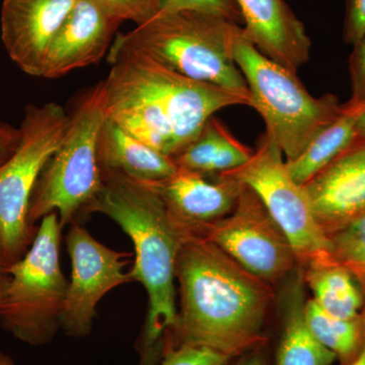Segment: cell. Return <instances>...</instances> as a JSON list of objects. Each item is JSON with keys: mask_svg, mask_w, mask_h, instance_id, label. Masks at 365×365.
Wrapping results in <instances>:
<instances>
[{"mask_svg": "<svg viewBox=\"0 0 365 365\" xmlns=\"http://www.w3.org/2000/svg\"><path fill=\"white\" fill-rule=\"evenodd\" d=\"M175 274L180 312L163 342L206 347L235 359L265 346L266 323L275 300L270 283L196 235L182 241Z\"/></svg>", "mask_w": 365, "mask_h": 365, "instance_id": "cell-1", "label": "cell"}, {"mask_svg": "<svg viewBox=\"0 0 365 365\" xmlns=\"http://www.w3.org/2000/svg\"><path fill=\"white\" fill-rule=\"evenodd\" d=\"M103 170V187L86 209L111 218L130 237L133 266L129 276L148 295L144 354L157 355L163 338L177 325L176 261L188 232L170 215L155 187L116 170Z\"/></svg>", "mask_w": 365, "mask_h": 365, "instance_id": "cell-2", "label": "cell"}, {"mask_svg": "<svg viewBox=\"0 0 365 365\" xmlns=\"http://www.w3.org/2000/svg\"><path fill=\"white\" fill-rule=\"evenodd\" d=\"M242 26L200 11L158 14L115 41L145 53L172 71L250 97L234 56Z\"/></svg>", "mask_w": 365, "mask_h": 365, "instance_id": "cell-3", "label": "cell"}, {"mask_svg": "<svg viewBox=\"0 0 365 365\" xmlns=\"http://www.w3.org/2000/svg\"><path fill=\"white\" fill-rule=\"evenodd\" d=\"M68 116L63 140L34 189L29 209L33 227L52 212H57L62 227L76 222L103 187L98 155V137L107 119L103 81L76 98Z\"/></svg>", "mask_w": 365, "mask_h": 365, "instance_id": "cell-4", "label": "cell"}, {"mask_svg": "<svg viewBox=\"0 0 365 365\" xmlns=\"http://www.w3.org/2000/svg\"><path fill=\"white\" fill-rule=\"evenodd\" d=\"M235 63L248 86L251 105L285 160L299 157L314 136L338 116L342 105L332 93L312 96L295 72L262 54L242 32L234 46Z\"/></svg>", "mask_w": 365, "mask_h": 365, "instance_id": "cell-5", "label": "cell"}, {"mask_svg": "<svg viewBox=\"0 0 365 365\" xmlns=\"http://www.w3.org/2000/svg\"><path fill=\"white\" fill-rule=\"evenodd\" d=\"M62 228L57 212L44 216L26 253L6 269L0 326L29 345L48 344L61 329L68 287L59 261Z\"/></svg>", "mask_w": 365, "mask_h": 365, "instance_id": "cell-6", "label": "cell"}, {"mask_svg": "<svg viewBox=\"0 0 365 365\" xmlns=\"http://www.w3.org/2000/svg\"><path fill=\"white\" fill-rule=\"evenodd\" d=\"M68 113L56 103L29 105L21 122V140L0 165V249L7 267L32 245L37 228L29 209L41 173L63 140Z\"/></svg>", "mask_w": 365, "mask_h": 365, "instance_id": "cell-7", "label": "cell"}, {"mask_svg": "<svg viewBox=\"0 0 365 365\" xmlns=\"http://www.w3.org/2000/svg\"><path fill=\"white\" fill-rule=\"evenodd\" d=\"M108 61L112 66L110 71L163 108L172 124L175 155L200 133L215 113L232 106L251 105V100L241 93L187 78L145 53L115 40Z\"/></svg>", "mask_w": 365, "mask_h": 365, "instance_id": "cell-8", "label": "cell"}, {"mask_svg": "<svg viewBox=\"0 0 365 365\" xmlns=\"http://www.w3.org/2000/svg\"><path fill=\"white\" fill-rule=\"evenodd\" d=\"M222 175L253 190L287 235L300 268L331 261L325 232L309 197L288 172L282 150L270 134H262L249 162Z\"/></svg>", "mask_w": 365, "mask_h": 365, "instance_id": "cell-9", "label": "cell"}, {"mask_svg": "<svg viewBox=\"0 0 365 365\" xmlns=\"http://www.w3.org/2000/svg\"><path fill=\"white\" fill-rule=\"evenodd\" d=\"M200 237L271 285L284 280L299 266L287 235L246 185L234 209L208 225Z\"/></svg>", "mask_w": 365, "mask_h": 365, "instance_id": "cell-10", "label": "cell"}, {"mask_svg": "<svg viewBox=\"0 0 365 365\" xmlns=\"http://www.w3.org/2000/svg\"><path fill=\"white\" fill-rule=\"evenodd\" d=\"M67 232V252L71 260L61 329L73 338L90 335L100 300L110 290L133 282L124 272L131 254L115 251L97 241L76 222Z\"/></svg>", "mask_w": 365, "mask_h": 365, "instance_id": "cell-11", "label": "cell"}, {"mask_svg": "<svg viewBox=\"0 0 365 365\" xmlns=\"http://www.w3.org/2000/svg\"><path fill=\"white\" fill-rule=\"evenodd\" d=\"M122 24L98 0H76L48 47L40 78H59L98 63Z\"/></svg>", "mask_w": 365, "mask_h": 365, "instance_id": "cell-12", "label": "cell"}, {"mask_svg": "<svg viewBox=\"0 0 365 365\" xmlns=\"http://www.w3.org/2000/svg\"><path fill=\"white\" fill-rule=\"evenodd\" d=\"M317 222L325 235L365 213V138L304 185Z\"/></svg>", "mask_w": 365, "mask_h": 365, "instance_id": "cell-13", "label": "cell"}, {"mask_svg": "<svg viewBox=\"0 0 365 365\" xmlns=\"http://www.w3.org/2000/svg\"><path fill=\"white\" fill-rule=\"evenodd\" d=\"M76 0H4L1 40L9 58L40 78L46 52Z\"/></svg>", "mask_w": 365, "mask_h": 365, "instance_id": "cell-14", "label": "cell"}, {"mask_svg": "<svg viewBox=\"0 0 365 365\" xmlns=\"http://www.w3.org/2000/svg\"><path fill=\"white\" fill-rule=\"evenodd\" d=\"M150 185L162 196L175 222L196 235L234 209L244 187L225 175L205 176L180 168L172 177Z\"/></svg>", "mask_w": 365, "mask_h": 365, "instance_id": "cell-15", "label": "cell"}, {"mask_svg": "<svg viewBox=\"0 0 365 365\" xmlns=\"http://www.w3.org/2000/svg\"><path fill=\"white\" fill-rule=\"evenodd\" d=\"M242 32L265 56L295 72L311 54L306 29L285 0H235Z\"/></svg>", "mask_w": 365, "mask_h": 365, "instance_id": "cell-16", "label": "cell"}, {"mask_svg": "<svg viewBox=\"0 0 365 365\" xmlns=\"http://www.w3.org/2000/svg\"><path fill=\"white\" fill-rule=\"evenodd\" d=\"M103 83L108 119L150 148L174 157L173 127L163 108L111 71Z\"/></svg>", "mask_w": 365, "mask_h": 365, "instance_id": "cell-17", "label": "cell"}, {"mask_svg": "<svg viewBox=\"0 0 365 365\" xmlns=\"http://www.w3.org/2000/svg\"><path fill=\"white\" fill-rule=\"evenodd\" d=\"M283 281L275 365L332 364L337 357L317 340L304 317L307 299L304 270L297 266Z\"/></svg>", "mask_w": 365, "mask_h": 365, "instance_id": "cell-18", "label": "cell"}, {"mask_svg": "<svg viewBox=\"0 0 365 365\" xmlns=\"http://www.w3.org/2000/svg\"><path fill=\"white\" fill-rule=\"evenodd\" d=\"M98 155L102 170H116L146 184L162 182L179 169L173 158L138 140L108 118L98 137Z\"/></svg>", "mask_w": 365, "mask_h": 365, "instance_id": "cell-19", "label": "cell"}, {"mask_svg": "<svg viewBox=\"0 0 365 365\" xmlns=\"http://www.w3.org/2000/svg\"><path fill=\"white\" fill-rule=\"evenodd\" d=\"M253 153L254 150L235 138L225 125L212 117L173 160L180 169L212 177L242 167Z\"/></svg>", "mask_w": 365, "mask_h": 365, "instance_id": "cell-20", "label": "cell"}, {"mask_svg": "<svg viewBox=\"0 0 365 365\" xmlns=\"http://www.w3.org/2000/svg\"><path fill=\"white\" fill-rule=\"evenodd\" d=\"M365 112L364 102L348 101L338 116L314 137L306 150L287 162L288 172L300 186H304L319 170L339 157L359 138L357 124Z\"/></svg>", "mask_w": 365, "mask_h": 365, "instance_id": "cell-21", "label": "cell"}, {"mask_svg": "<svg viewBox=\"0 0 365 365\" xmlns=\"http://www.w3.org/2000/svg\"><path fill=\"white\" fill-rule=\"evenodd\" d=\"M304 270L306 287L322 309L342 319L359 316L364 307V294L359 282L347 269L335 263L314 264Z\"/></svg>", "mask_w": 365, "mask_h": 365, "instance_id": "cell-22", "label": "cell"}, {"mask_svg": "<svg viewBox=\"0 0 365 365\" xmlns=\"http://www.w3.org/2000/svg\"><path fill=\"white\" fill-rule=\"evenodd\" d=\"M304 317L317 340L332 351L341 365L357 359L365 344V314L342 319L326 313L313 299H307Z\"/></svg>", "mask_w": 365, "mask_h": 365, "instance_id": "cell-23", "label": "cell"}, {"mask_svg": "<svg viewBox=\"0 0 365 365\" xmlns=\"http://www.w3.org/2000/svg\"><path fill=\"white\" fill-rule=\"evenodd\" d=\"M331 261L347 269L365 294V213L326 235Z\"/></svg>", "mask_w": 365, "mask_h": 365, "instance_id": "cell-24", "label": "cell"}, {"mask_svg": "<svg viewBox=\"0 0 365 365\" xmlns=\"http://www.w3.org/2000/svg\"><path fill=\"white\" fill-rule=\"evenodd\" d=\"M160 365H230L235 359L199 346L170 344L163 342Z\"/></svg>", "mask_w": 365, "mask_h": 365, "instance_id": "cell-25", "label": "cell"}, {"mask_svg": "<svg viewBox=\"0 0 365 365\" xmlns=\"http://www.w3.org/2000/svg\"><path fill=\"white\" fill-rule=\"evenodd\" d=\"M194 11L213 14L241 26L242 16L235 0H165L160 14Z\"/></svg>", "mask_w": 365, "mask_h": 365, "instance_id": "cell-26", "label": "cell"}, {"mask_svg": "<svg viewBox=\"0 0 365 365\" xmlns=\"http://www.w3.org/2000/svg\"><path fill=\"white\" fill-rule=\"evenodd\" d=\"M113 16L133 21L136 26L146 23L160 14L165 0H98Z\"/></svg>", "mask_w": 365, "mask_h": 365, "instance_id": "cell-27", "label": "cell"}, {"mask_svg": "<svg viewBox=\"0 0 365 365\" xmlns=\"http://www.w3.org/2000/svg\"><path fill=\"white\" fill-rule=\"evenodd\" d=\"M349 74L351 81L352 102L365 101V36L353 45L349 57Z\"/></svg>", "mask_w": 365, "mask_h": 365, "instance_id": "cell-28", "label": "cell"}, {"mask_svg": "<svg viewBox=\"0 0 365 365\" xmlns=\"http://www.w3.org/2000/svg\"><path fill=\"white\" fill-rule=\"evenodd\" d=\"M345 4L343 40L353 46L365 36V0H345Z\"/></svg>", "mask_w": 365, "mask_h": 365, "instance_id": "cell-29", "label": "cell"}, {"mask_svg": "<svg viewBox=\"0 0 365 365\" xmlns=\"http://www.w3.org/2000/svg\"><path fill=\"white\" fill-rule=\"evenodd\" d=\"M20 140V128H14L11 124L0 121V165L11 157Z\"/></svg>", "mask_w": 365, "mask_h": 365, "instance_id": "cell-30", "label": "cell"}, {"mask_svg": "<svg viewBox=\"0 0 365 365\" xmlns=\"http://www.w3.org/2000/svg\"><path fill=\"white\" fill-rule=\"evenodd\" d=\"M230 365H267L264 346L237 357Z\"/></svg>", "mask_w": 365, "mask_h": 365, "instance_id": "cell-31", "label": "cell"}, {"mask_svg": "<svg viewBox=\"0 0 365 365\" xmlns=\"http://www.w3.org/2000/svg\"><path fill=\"white\" fill-rule=\"evenodd\" d=\"M364 299H365V294H364ZM364 313L365 314V302H364ZM348 365H365V344L364 346V348H362L361 352H360V354L359 356H357V359L354 360V361H352L351 364Z\"/></svg>", "mask_w": 365, "mask_h": 365, "instance_id": "cell-32", "label": "cell"}, {"mask_svg": "<svg viewBox=\"0 0 365 365\" xmlns=\"http://www.w3.org/2000/svg\"><path fill=\"white\" fill-rule=\"evenodd\" d=\"M357 130H359V135L365 138V112L359 118Z\"/></svg>", "mask_w": 365, "mask_h": 365, "instance_id": "cell-33", "label": "cell"}, {"mask_svg": "<svg viewBox=\"0 0 365 365\" xmlns=\"http://www.w3.org/2000/svg\"><path fill=\"white\" fill-rule=\"evenodd\" d=\"M0 365H14L13 357L0 351Z\"/></svg>", "mask_w": 365, "mask_h": 365, "instance_id": "cell-34", "label": "cell"}, {"mask_svg": "<svg viewBox=\"0 0 365 365\" xmlns=\"http://www.w3.org/2000/svg\"><path fill=\"white\" fill-rule=\"evenodd\" d=\"M9 280V274H4V275L0 276V299H1L2 294H4V289H6Z\"/></svg>", "mask_w": 365, "mask_h": 365, "instance_id": "cell-35", "label": "cell"}, {"mask_svg": "<svg viewBox=\"0 0 365 365\" xmlns=\"http://www.w3.org/2000/svg\"><path fill=\"white\" fill-rule=\"evenodd\" d=\"M7 265L4 261V256H2L1 249H0V276L4 275L6 273Z\"/></svg>", "mask_w": 365, "mask_h": 365, "instance_id": "cell-36", "label": "cell"}]
</instances>
